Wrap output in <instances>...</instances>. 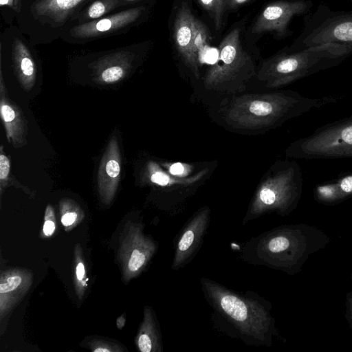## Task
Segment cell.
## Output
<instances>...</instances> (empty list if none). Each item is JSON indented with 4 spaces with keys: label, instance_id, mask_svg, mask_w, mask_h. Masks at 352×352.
<instances>
[{
    "label": "cell",
    "instance_id": "obj_26",
    "mask_svg": "<svg viewBox=\"0 0 352 352\" xmlns=\"http://www.w3.org/2000/svg\"><path fill=\"white\" fill-rule=\"evenodd\" d=\"M170 172L173 175H180L184 172V166L180 163H176L171 166Z\"/></svg>",
    "mask_w": 352,
    "mask_h": 352
},
{
    "label": "cell",
    "instance_id": "obj_7",
    "mask_svg": "<svg viewBox=\"0 0 352 352\" xmlns=\"http://www.w3.org/2000/svg\"><path fill=\"white\" fill-rule=\"evenodd\" d=\"M325 43L344 45L352 52V14L327 19L303 41L306 47Z\"/></svg>",
    "mask_w": 352,
    "mask_h": 352
},
{
    "label": "cell",
    "instance_id": "obj_24",
    "mask_svg": "<svg viewBox=\"0 0 352 352\" xmlns=\"http://www.w3.org/2000/svg\"><path fill=\"white\" fill-rule=\"evenodd\" d=\"M77 213L76 212H67L63 214L61 217V222L65 226L72 225L77 218Z\"/></svg>",
    "mask_w": 352,
    "mask_h": 352
},
{
    "label": "cell",
    "instance_id": "obj_1",
    "mask_svg": "<svg viewBox=\"0 0 352 352\" xmlns=\"http://www.w3.org/2000/svg\"><path fill=\"white\" fill-rule=\"evenodd\" d=\"M201 290L212 311L214 326L248 346L270 347L283 339L272 316V303L253 291H235L206 277Z\"/></svg>",
    "mask_w": 352,
    "mask_h": 352
},
{
    "label": "cell",
    "instance_id": "obj_30",
    "mask_svg": "<svg viewBox=\"0 0 352 352\" xmlns=\"http://www.w3.org/2000/svg\"><path fill=\"white\" fill-rule=\"evenodd\" d=\"M8 0H0L1 6L8 3Z\"/></svg>",
    "mask_w": 352,
    "mask_h": 352
},
{
    "label": "cell",
    "instance_id": "obj_10",
    "mask_svg": "<svg viewBox=\"0 0 352 352\" xmlns=\"http://www.w3.org/2000/svg\"><path fill=\"white\" fill-rule=\"evenodd\" d=\"M352 197V172L346 173L335 179L318 185L314 198L326 205L336 204Z\"/></svg>",
    "mask_w": 352,
    "mask_h": 352
},
{
    "label": "cell",
    "instance_id": "obj_17",
    "mask_svg": "<svg viewBox=\"0 0 352 352\" xmlns=\"http://www.w3.org/2000/svg\"><path fill=\"white\" fill-rule=\"evenodd\" d=\"M152 252L140 251L138 249H135L132 251L131 255L129 261V268L131 272H135L140 270L146 263L151 255Z\"/></svg>",
    "mask_w": 352,
    "mask_h": 352
},
{
    "label": "cell",
    "instance_id": "obj_6",
    "mask_svg": "<svg viewBox=\"0 0 352 352\" xmlns=\"http://www.w3.org/2000/svg\"><path fill=\"white\" fill-rule=\"evenodd\" d=\"M0 113L8 141L14 148L28 144V121L21 109L8 97L2 74L0 76Z\"/></svg>",
    "mask_w": 352,
    "mask_h": 352
},
{
    "label": "cell",
    "instance_id": "obj_22",
    "mask_svg": "<svg viewBox=\"0 0 352 352\" xmlns=\"http://www.w3.org/2000/svg\"><path fill=\"white\" fill-rule=\"evenodd\" d=\"M151 180L160 186H165L169 182L168 177L163 173L156 172L152 174Z\"/></svg>",
    "mask_w": 352,
    "mask_h": 352
},
{
    "label": "cell",
    "instance_id": "obj_9",
    "mask_svg": "<svg viewBox=\"0 0 352 352\" xmlns=\"http://www.w3.org/2000/svg\"><path fill=\"white\" fill-rule=\"evenodd\" d=\"M195 18L188 3L182 2L177 10L173 28L174 47L190 63L195 62L197 58L192 42Z\"/></svg>",
    "mask_w": 352,
    "mask_h": 352
},
{
    "label": "cell",
    "instance_id": "obj_2",
    "mask_svg": "<svg viewBox=\"0 0 352 352\" xmlns=\"http://www.w3.org/2000/svg\"><path fill=\"white\" fill-rule=\"evenodd\" d=\"M330 238L316 226L305 223L283 225L251 238L243 245L240 258L295 275L310 255L324 248Z\"/></svg>",
    "mask_w": 352,
    "mask_h": 352
},
{
    "label": "cell",
    "instance_id": "obj_25",
    "mask_svg": "<svg viewBox=\"0 0 352 352\" xmlns=\"http://www.w3.org/2000/svg\"><path fill=\"white\" fill-rule=\"evenodd\" d=\"M55 223L52 220H45L43 225V233L46 236H51L55 230Z\"/></svg>",
    "mask_w": 352,
    "mask_h": 352
},
{
    "label": "cell",
    "instance_id": "obj_14",
    "mask_svg": "<svg viewBox=\"0 0 352 352\" xmlns=\"http://www.w3.org/2000/svg\"><path fill=\"white\" fill-rule=\"evenodd\" d=\"M82 0H44L39 5V11L45 14L60 16L72 9Z\"/></svg>",
    "mask_w": 352,
    "mask_h": 352
},
{
    "label": "cell",
    "instance_id": "obj_20",
    "mask_svg": "<svg viewBox=\"0 0 352 352\" xmlns=\"http://www.w3.org/2000/svg\"><path fill=\"white\" fill-rule=\"evenodd\" d=\"M104 4L100 1H96L90 6L88 14L91 18H98L104 14Z\"/></svg>",
    "mask_w": 352,
    "mask_h": 352
},
{
    "label": "cell",
    "instance_id": "obj_15",
    "mask_svg": "<svg viewBox=\"0 0 352 352\" xmlns=\"http://www.w3.org/2000/svg\"><path fill=\"white\" fill-rule=\"evenodd\" d=\"M127 70L122 65H111L97 71L96 80L99 83L111 84L122 80Z\"/></svg>",
    "mask_w": 352,
    "mask_h": 352
},
{
    "label": "cell",
    "instance_id": "obj_27",
    "mask_svg": "<svg viewBox=\"0 0 352 352\" xmlns=\"http://www.w3.org/2000/svg\"><path fill=\"white\" fill-rule=\"evenodd\" d=\"M85 275V267L82 263H78L76 267V276L78 280H82Z\"/></svg>",
    "mask_w": 352,
    "mask_h": 352
},
{
    "label": "cell",
    "instance_id": "obj_3",
    "mask_svg": "<svg viewBox=\"0 0 352 352\" xmlns=\"http://www.w3.org/2000/svg\"><path fill=\"white\" fill-rule=\"evenodd\" d=\"M289 153L305 160L352 157V116L318 128L294 143Z\"/></svg>",
    "mask_w": 352,
    "mask_h": 352
},
{
    "label": "cell",
    "instance_id": "obj_28",
    "mask_svg": "<svg viewBox=\"0 0 352 352\" xmlns=\"http://www.w3.org/2000/svg\"><path fill=\"white\" fill-rule=\"evenodd\" d=\"M45 220H54V213L50 205H48L45 211Z\"/></svg>",
    "mask_w": 352,
    "mask_h": 352
},
{
    "label": "cell",
    "instance_id": "obj_5",
    "mask_svg": "<svg viewBox=\"0 0 352 352\" xmlns=\"http://www.w3.org/2000/svg\"><path fill=\"white\" fill-rule=\"evenodd\" d=\"M209 224V213L204 210L195 215L184 225L175 245L172 270H181L194 258L201 248Z\"/></svg>",
    "mask_w": 352,
    "mask_h": 352
},
{
    "label": "cell",
    "instance_id": "obj_4",
    "mask_svg": "<svg viewBox=\"0 0 352 352\" xmlns=\"http://www.w3.org/2000/svg\"><path fill=\"white\" fill-rule=\"evenodd\" d=\"M311 2L306 0H280L267 5L260 12L252 27L251 33L261 35L270 32L277 38L292 34L289 30L291 20L310 8Z\"/></svg>",
    "mask_w": 352,
    "mask_h": 352
},
{
    "label": "cell",
    "instance_id": "obj_12",
    "mask_svg": "<svg viewBox=\"0 0 352 352\" xmlns=\"http://www.w3.org/2000/svg\"><path fill=\"white\" fill-rule=\"evenodd\" d=\"M192 30V42L195 55L197 58L203 60L206 50L210 45V37L208 30L202 21L195 17Z\"/></svg>",
    "mask_w": 352,
    "mask_h": 352
},
{
    "label": "cell",
    "instance_id": "obj_11",
    "mask_svg": "<svg viewBox=\"0 0 352 352\" xmlns=\"http://www.w3.org/2000/svg\"><path fill=\"white\" fill-rule=\"evenodd\" d=\"M15 70L23 89L29 91L34 85L36 71L34 64L31 58L25 54H21L15 59Z\"/></svg>",
    "mask_w": 352,
    "mask_h": 352
},
{
    "label": "cell",
    "instance_id": "obj_8",
    "mask_svg": "<svg viewBox=\"0 0 352 352\" xmlns=\"http://www.w3.org/2000/svg\"><path fill=\"white\" fill-rule=\"evenodd\" d=\"M121 171V155L117 137L113 135L102 156L98 172V187L104 201H110L116 193Z\"/></svg>",
    "mask_w": 352,
    "mask_h": 352
},
{
    "label": "cell",
    "instance_id": "obj_21",
    "mask_svg": "<svg viewBox=\"0 0 352 352\" xmlns=\"http://www.w3.org/2000/svg\"><path fill=\"white\" fill-rule=\"evenodd\" d=\"M352 280V274H351ZM345 316L346 318L352 329V287L351 291L346 294L345 302Z\"/></svg>",
    "mask_w": 352,
    "mask_h": 352
},
{
    "label": "cell",
    "instance_id": "obj_29",
    "mask_svg": "<svg viewBox=\"0 0 352 352\" xmlns=\"http://www.w3.org/2000/svg\"><path fill=\"white\" fill-rule=\"evenodd\" d=\"M95 352H109V350L105 348H98L94 350Z\"/></svg>",
    "mask_w": 352,
    "mask_h": 352
},
{
    "label": "cell",
    "instance_id": "obj_19",
    "mask_svg": "<svg viewBox=\"0 0 352 352\" xmlns=\"http://www.w3.org/2000/svg\"><path fill=\"white\" fill-rule=\"evenodd\" d=\"M22 279L19 276L9 277L7 281L0 284V293H7L15 289L21 283Z\"/></svg>",
    "mask_w": 352,
    "mask_h": 352
},
{
    "label": "cell",
    "instance_id": "obj_13",
    "mask_svg": "<svg viewBox=\"0 0 352 352\" xmlns=\"http://www.w3.org/2000/svg\"><path fill=\"white\" fill-rule=\"evenodd\" d=\"M213 21L214 28L219 30L224 23L226 0H198Z\"/></svg>",
    "mask_w": 352,
    "mask_h": 352
},
{
    "label": "cell",
    "instance_id": "obj_31",
    "mask_svg": "<svg viewBox=\"0 0 352 352\" xmlns=\"http://www.w3.org/2000/svg\"><path fill=\"white\" fill-rule=\"evenodd\" d=\"M129 1H134V0H129Z\"/></svg>",
    "mask_w": 352,
    "mask_h": 352
},
{
    "label": "cell",
    "instance_id": "obj_18",
    "mask_svg": "<svg viewBox=\"0 0 352 352\" xmlns=\"http://www.w3.org/2000/svg\"><path fill=\"white\" fill-rule=\"evenodd\" d=\"M250 111L256 116H265L274 111V106L269 102L256 100L250 106Z\"/></svg>",
    "mask_w": 352,
    "mask_h": 352
},
{
    "label": "cell",
    "instance_id": "obj_16",
    "mask_svg": "<svg viewBox=\"0 0 352 352\" xmlns=\"http://www.w3.org/2000/svg\"><path fill=\"white\" fill-rule=\"evenodd\" d=\"M10 160L6 155L3 150V146L0 147V191L2 194L4 189L8 186L9 182L11 181L10 177Z\"/></svg>",
    "mask_w": 352,
    "mask_h": 352
},
{
    "label": "cell",
    "instance_id": "obj_23",
    "mask_svg": "<svg viewBox=\"0 0 352 352\" xmlns=\"http://www.w3.org/2000/svg\"><path fill=\"white\" fill-rule=\"evenodd\" d=\"M250 0H226V11L234 10Z\"/></svg>",
    "mask_w": 352,
    "mask_h": 352
}]
</instances>
